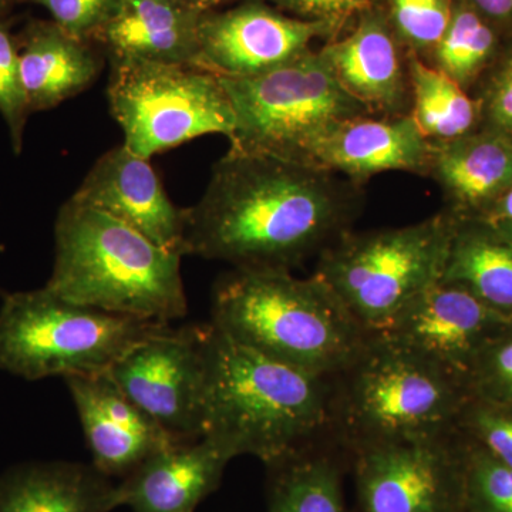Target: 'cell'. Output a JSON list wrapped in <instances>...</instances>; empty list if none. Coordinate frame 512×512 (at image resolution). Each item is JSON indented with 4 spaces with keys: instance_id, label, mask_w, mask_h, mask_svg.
Listing matches in <instances>:
<instances>
[{
    "instance_id": "obj_1",
    "label": "cell",
    "mask_w": 512,
    "mask_h": 512,
    "mask_svg": "<svg viewBox=\"0 0 512 512\" xmlns=\"http://www.w3.org/2000/svg\"><path fill=\"white\" fill-rule=\"evenodd\" d=\"M362 205V185L342 175L229 147L200 201L184 208V255L292 271L352 231Z\"/></svg>"
},
{
    "instance_id": "obj_2",
    "label": "cell",
    "mask_w": 512,
    "mask_h": 512,
    "mask_svg": "<svg viewBox=\"0 0 512 512\" xmlns=\"http://www.w3.org/2000/svg\"><path fill=\"white\" fill-rule=\"evenodd\" d=\"M333 377L262 355L208 323L202 439L265 466L333 436Z\"/></svg>"
},
{
    "instance_id": "obj_3",
    "label": "cell",
    "mask_w": 512,
    "mask_h": 512,
    "mask_svg": "<svg viewBox=\"0 0 512 512\" xmlns=\"http://www.w3.org/2000/svg\"><path fill=\"white\" fill-rule=\"evenodd\" d=\"M212 325L241 345L315 373L336 377L356 359L367 332L318 275L232 269L212 298Z\"/></svg>"
},
{
    "instance_id": "obj_4",
    "label": "cell",
    "mask_w": 512,
    "mask_h": 512,
    "mask_svg": "<svg viewBox=\"0 0 512 512\" xmlns=\"http://www.w3.org/2000/svg\"><path fill=\"white\" fill-rule=\"evenodd\" d=\"M181 258L72 197L57 214L55 265L46 288L100 311L170 323L188 311Z\"/></svg>"
},
{
    "instance_id": "obj_5",
    "label": "cell",
    "mask_w": 512,
    "mask_h": 512,
    "mask_svg": "<svg viewBox=\"0 0 512 512\" xmlns=\"http://www.w3.org/2000/svg\"><path fill=\"white\" fill-rule=\"evenodd\" d=\"M333 436L346 451L456 431L467 383L379 335L333 377Z\"/></svg>"
},
{
    "instance_id": "obj_6",
    "label": "cell",
    "mask_w": 512,
    "mask_h": 512,
    "mask_svg": "<svg viewBox=\"0 0 512 512\" xmlns=\"http://www.w3.org/2000/svg\"><path fill=\"white\" fill-rule=\"evenodd\" d=\"M457 221L444 211L406 227L352 229L316 258L313 274L367 333L379 332L443 279Z\"/></svg>"
},
{
    "instance_id": "obj_7",
    "label": "cell",
    "mask_w": 512,
    "mask_h": 512,
    "mask_svg": "<svg viewBox=\"0 0 512 512\" xmlns=\"http://www.w3.org/2000/svg\"><path fill=\"white\" fill-rule=\"evenodd\" d=\"M167 325L79 305L46 286L10 293L0 308V370L26 380L106 373Z\"/></svg>"
},
{
    "instance_id": "obj_8",
    "label": "cell",
    "mask_w": 512,
    "mask_h": 512,
    "mask_svg": "<svg viewBox=\"0 0 512 512\" xmlns=\"http://www.w3.org/2000/svg\"><path fill=\"white\" fill-rule=\"evenodd\" d=\"M221 80L237 120L229 141L241 150L313 164L336 128L370 114L340 86L320 49L259 76Z\"/></svg>"
},
{
    "instance_id": "obj_9",
    "label": "cell",
    "mask_w": 512,
    "mask_h": 512,
    "mask_svg": "<svg viewBox=\"0 0 512 512\" xmlns=\"http://www.w3.org/2000/svg\"><path fill=\"white\" fill-rule=\"evenodd\" d=\"M107 96L124 146L147 160L208 134L234 137L221 77L197 66L111 57Z\"/></svg>"
},
{
    "instance_id": "obj_10",
    "label": "cell",
    "mask_w": 512,
    "mask_h": 512,
    "mask_svg": "<svg viewBox=\"0 0 512 512\" xmlns=\"http://www.w3.org/2000/svg\"><path fill=\"white\" fill-rule=\"evenodd\" d=\"M348 454L359 512H464V439L457 431Z\"/></svg>"
},
{
    "instance_id": "obj_11",
    "label": "cell",
    "mask_w": 512,
    "mask_h": 512,
    "mask_svg": "<svg viewBox=\"0 0 512 512\" xmlns=\"http://www.w3.org/2000/svg\"><path fill=\"white\" fill-rule=\"evenodd\" d=\"M207 332L208 323L164 326L106 372L180 444L202 439Z\"/></svg>"
},
{
    "instance_id": "obj_12",
    "label": "cell",
    "mask_w": 512,
    "mask_h": 512,
    "mask_svg": "<svg viewBox=\"0 0 512 512\" xmlns=\"http://www.w3.org/2000/svg\"><path fill=\"white\" fill-rule=\"evenodd\" d=\"M345 23L286 15L264 0H245L227 10L202 13L197 67L221 79H248L274 70L333 39Z\"/></svg>"
},
{
    "instance_id": "obj_13",
    "label": "cell",
    "mask_w": 512,
    "mask_h": 512,
    "mask_svg": "<svg viewBox=\"0 0 512 512\" xmlns=\"http://www.w3.org/2000/svg\"><path fill=\"white\" fill-rule=\"evenodd\" d=\"M510 323L511 316L485 305L466 286L441 279L373 333L467 383L481 350Z\"/></svg>"
},
{
    "instance_id": "obj_14",
    "label": "cell",
    "mask_w": 512,
    "mask_h": 512,
    "mask_svg": "<svg viewBox=\"0 0 512 512\" xmlns=\"http://www.w3.org/2000/svg\"><path fill=\"white\" fill-rule=\"evenodd\" d=\"M92 464L124 478L148 458L177 443L150 414L121 392L107 373L66 377Z\"/></svg>"
},
{
    "instance_id": "obj_15",
    "label": "cell",
    "mask_w": 512,
    "mask_h": 512,
    "mask_svg": "<svg viewBox=\"0 0 512 512\" xmlns=\"http://www.w3.org/2000/svg\"><path fill=\"white\" fill-rule=\"evenodd\" d=\"M403 45L386 12L370 5L348 35L320 49L340 86L373 116H404L410 110L409 70Z\"/></svg>"
},
{
    "instance_id": "obj_16",
    "label": "cell",
    "mask_w": 512,
    "mask_h": 512,
    "mask_svg": "<svg viewBox=\"0 0 512 512\" xmlns=\"http://www.w3.org/2000/svg\"><path fill=\"white\" fill-rule=\"evenodd\" d=\"M73 198L113 215L158 247L184 256V208L168 198L150 160L124 144L96 161Z\"/></svg>"
},
{
    "instance_id": "obj_17",
    "label": "cell",
    "mask_w": 512,
    "mask_h": 512,
    "mask_svg": "<svg viewBox=\"0 0 512 512\" xmlns=\"http://www.w3.org/2000/svg\"><path fill=\"white\" fill-rule=\"evenodd\" d=\"M231 460L232 454L211 439L165 448L116 484L117 508L194 512L218 490Z\"/></svg>"
},
{
    "instance_id": "obj_18",
    "label": "cell",
    "mask_w": 512,
    "mask_h": 512,
    "mask_svg": "<svg viewBox=\"0 0 512 512\" xmlns=\"http://www.w3.org/2000/svg\"><path fill=\"white\" fill-rule=\"evenodd\" d=\"M433 144L409 114L355 117L336 128L313 154L312 163L353 183L390 171L429 174Z\"/></svg>"
},
{
    "instance_id": "obj_19",
    "label": "cell",
    "mask_w": 512,
    "mask_h": 512,
    "mask_svg": "<svg viewBox=\"0 0 512 512\" xmlns=\"http://www.w3.org/2000/svg\"><path fill=\"white\" fill-rule=\"evenodd\" d=\"M433 144L429 174L443 188L457 220H483L512 188V140L495 133H470Z\"/></svg>"
},
{
    "instance_id": "obj_20",
    "label": "cell",
    "mask_w": 512,
    "mask_h": 512,
    "mask_svg": "<svg viewBox=\"0 0 512 512\" xmlns=\"http://www.w3.org/2000/svg\"><path fill=\"white\" fill-rule=\"evenodd\" d=\"M202 13L175 0H123L94 40L111 57L197 66Z\"/></svg>"
},
{
    "instance_id": "obj_21",
    "label": "cell",
    "mask_w": 512,
    "mask_h": 512,
    "mask_svg": "<svg viewBox=\"0 0 512 512\" xmlns=\"http://www.w3.org/2000/svg\"><path fill=\"white\" fill-rule=\"evenodd\" d=\"M116 484L93 464L29 461L0 474V512H111Z\"/></svg>"
},
{
    "instance_id": "obj_22",
    "label": "cell",
    "mask_w": 512,
    "mask_h": 512,
    "mask_svg": "<svg viewBox=\"0 0 512 512\" xmlns=\"http://www.w3.org/2000/svg\"><path fill=\"white\" fill-rule=\"evenodd\" d=\"M20 73L30 114L59 106L99 76L100 57L53 20L30 22L18 36Z\"/></svg>"
},
{
    "instance_id": "obj_23",
    "label": "cell",
    "mask_w": 512,
    "mask_h": 512,
    "mask_svg": "<svg viewBox=\"0 0 512 512\" xmlns=\"http://www.w3.org/2000/svg\"><path fill=\"white\" fill-rule=\"evenodd\" d=\"M268 468V512H352L346 500L349 454L336 439L320 441Z\"/></svg>"
},
{
    "instance_id": "obj_24",
    "label": "cell",
    "mask_w": 512,
    "mask_h": 512,
    "mask_svg": "<svg viewBox=\"0 0 512 512\" xmlns=\"http://www.w3.org/2000/svg\"><path fill=\"white\" fill-rule=\"evenodd\" d=\"M443 279L512 318V245L490 222L457 221Z\"/></svg>"
},
{
    "instance_id": "obj_25",
    "label": "cell",
    "mask_w": 512,
    "mask_h": 512,
    "mask_svg": "<svg viewBox=\"0 0 512 512\" xmlns=\"http://www.w3.org/2000/svg\"><path fill=\"white\" fill-rule=\"evenodd\" d=\"M410 110L414 124L431 143L473 133L477 106L456 80L423 57L409 53Z\"/></svg>"
},
{
    "instance_id": "obj_26",
    "label": "cell",
    "mask_w": 512,
    "mask_h": 512,
    "mask_svg": "<svg viewBox=\"0 0 512 512\" xmlns=\"http://www.w3.org/2000/svg\"><path fill=\"white\" fill-rule=\"evenodd\" d=\"M497 37L476 9L467 2L454 5L453 18L433 50L434 64L466 89L493 56Z\"/></svg>"
},
{
    "instance_id": "obj_27",
    "label": "cell",
    "mask_w": 512,
    "mask_h": 512,
    "mask_svg": "<svg viewBox=\"0 0 512 512\" xmlns=\"http://www.w3.org/2000/svg\"><path fill=\"white\" fill-rule=\"evenodd\" d=\"M464 512H512V467L466 439Z\"/></svg>"
},
{
    "instance_id": "obj_28",
    "label": "cell",
    "mask_w": 512,
    "mask_h": 512,
    "mask_svg": "<svg viewBox=\"0 0 512 512\" xmlns=\"http://www.w3.org/2000/svg\"><path fill=\"white\" fill-rule=\"evenodd\" d=\"M384 12L409 53H433L453 18V0H384Z\"/></svg>"
},
{
    "instance_id": "obj_29",
    "label": "cell",
    "mask_w": 512,
    "mask_h": 512,
    "mask_svg": "<svg viewBox=\"0 0 512 512\" xmlns=\"http://www.w3.org/2000/svg\"><path fill=\"white\" fill-rule=\"evenodd\" d=\"M456 431L512 467V403L470 394L458 414Z\"/></svg>"
},
{
    "instance_id": "obj_30",
    "label": "cell",
    "mask_w": 512,
    "mask_h": 512,
    "mask_svg": "<svg viewBox=\"0 0 512 512\" xmlns=\"http://www.w3.org/2000/svg\"><path fill=\"white\" fill-rule=\"evenodd\" d=\"M0 114L8 124L13 151L19 154L30 111L20 73L18 37L12 35L3 20H0Z\"/></svg>"
},
{
    "instance_id": "obj_31",
    "label": "cell",
    "mask_w": 512,
    "mask_h": 512,
    "mask_svg": "<svg viewBox=\"0 0 512 512\" xmlns=\"http://www.w3.org/2000/svg\"><path fill=\"white\" fill-rule=\"evenodd\" d=\"M471 396L512 403V323L494 336L467 376Z\"/></svg>"
},
{
    "instance_id": "obj_32",
    "label": "cell",
    "mask_w": 512,
    "mask_h": 512,
    "mask_svg": "<svg viewBox=\"0 0 512 512\" xmlns=\"http://www.w3.org/2000/svg\"><path fill=\"white\" fill-rule=\"evenodd\" d=\"M42 6L53 22L77 39H96L100 30L119 12L123 0H18Z\"/></svg>"
},
{
    "instance_id": "obj_33",
    "label": "cell",
    "mask_w": 512,
    "mask_h": 512,
    "mask_svg": "<svg viewBox=\"0 0 512 512\" xmlns=\"http://www.w3.org/2000/svg\"><path fill=\"white\" fill-rule=\"evenodd\" d=\"M286 15L305 20L346 23L369 8L373 0H264Z\"/></svg>"
},
{
    "instance_id": "obj_34",
    "label": "cell",
    "mask_w": 512,
    "mask_h": 512,
    "mask_svg": "<svg viewBox=\"0 0 512 512\" xmlns=\"http://www.w3.org/2000/svg\"><path fill=\"white\" fill-rule=\"evenodd\" d=\"M485 117L495 133L512 140V50L495 72L487 97H485Z\"/></svg>"
},
{
    "instance_id": "obj_35",
    "label": "cell",
    "mask_w": 512,
    "mask_h": 512,
    "mask_svg": "<svg viewBox=\"0 0 512 512\" xmlns=\"http://www.w3.org/2000/svg\"><path fill=\"white\" fill-rule=\"evenodd\" d=\"M483 18L494 22H512V0H467Z\"/></svg>"
},
{
    "instance_id": "obj_36",
    "label": "cell",
    "mask_w": 512,
    "mask_h": 512,
    "mask_svg": "<svg viewBox=\"0 0 512 512\" xmlns=\"http://www.w3.org/2000/svg\"><path fill=\"white\" fill-rule=\"evenodd\" d=\"M483 220L491 224L512 225V188L495 202Z\"/></svg>"
},
{
    "instance_id": "obj_37",
    "label": "cell",
    "mask_w": 512,
    "mask_h": 512,
    "mask_svg": "<svg viewBox=\"0 0 512 512\" xmlns=\"http://www.w3.org/2000/svg\"><path fill=\"white\" fill-rule=\"evenodd\" d=\"M234 2H245V0H194V5L201 12H210V10H217L221 6Z\"/></svg>"
},
{
    "instance_id": "obj_38",
    "label": "cell",
    "mask_w": 512,
    "mask_h": 512,
    "mask_svg": "<svg viewBox=\"0 0 512 512\" xmlns=\"http://www.w3.org/2000/svg\"><path fill=\"white\" fill-rule=\"evenodd\" d=\"M491 224V222H490ZM495 228L500 231V234L503 235L505 239L512 245V225H498L493 224Z\"/></svg>"
},
{
    "instance_id": "obj_39",
    "label": "cell",
    "mask_w": 512,
    "mask_h": 512,
    "mask_svg": "<svg viewBox=\"0 0 512 512\" xmlns=\"http://www.w3.org/2000/svg\"><path fill=\"white\" fill-rule=\"evenodd\" d=\"M12 2H15V0H0V16L3 15V12L9 8L10 3Z\"/></svg>"
},
{
    "instance_id": "obj_40",
    "label": "cell",
    "mask_w": 512,
    "mask_h": 512,
    "mask_svg": "<svg viewBox=\"0 0 512 512\" xmlns=\"http://www.w3.org/2000/svg\"><path fill=\"white\" fill-rule=\"evenodd\" d=\"M175 2L184 3V5L192 6V8H195L194 0H175ZM197 9V8H195ZM200 10V9H198Z\"/></svg>"
}]
</instances>
